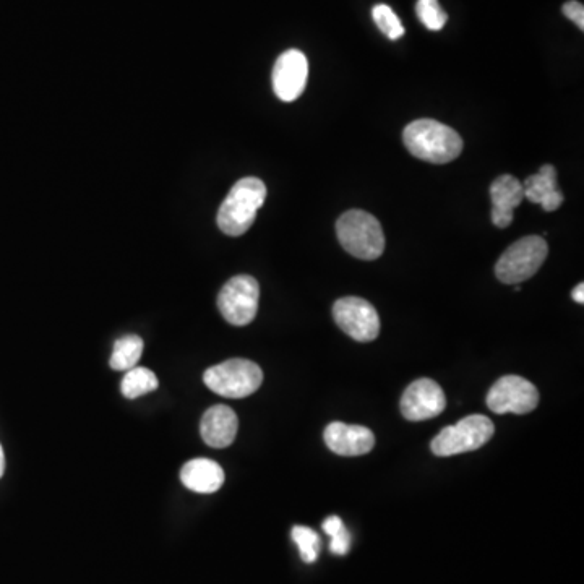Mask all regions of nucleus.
Returning a JSON list of instances; mask_svg holds the SVG:
<instances>
[{
  "label": "nucleus",
  "mask_w": 584,
  "mask_h": 584,
  "mask_svg": "<svg viewBox=\"0 0 584 584\" xmlns=\"http://www.w3.org/2000/svg\"><path fill=\"white\" fill-rule=\"evenodd\" d=\"M417 17L427 30L440 31L447 25L448 15L438 0H417Z\"/></svg>",
  "instance_id": "aec40b11"
},
{
  "label": "nucleus",
  "mask_w": 584,
  "mask_h": 584,
  "mask_svg": "<svg viewBox=\"0 0 584 584\" xmlns=\"http://www.w3.org/2000/svg\"><path fill=\"white\" fill-rule=\"evenodd\" d=\"M343 526L344 523L341 521V518H338V516H330V518H327L325 523H323V531L331 537L333 534L338 533Z\"/></svg>",
  "instance_id": "b1692460"
},
{
  "label": "nucleus",
  "mask_w": 584,
  "mask_h": 584,
  "mask_svg": "<svg viewBox=\"0 0 584 584\" xmlns=\"http://www.w3.org/2000/svg\"><path fill=\"white\" fill-rule=\"evenodd\" d=\"M351 547V534L348 533L346 526L331 536L330 550L331 554L346 555Z\"/></svg>",
  "instance_id": "4be33fe9"
},
{
  "label": "nucleus",
  "mask_w": 584,
  "mask_h": 584,
  "mask_svg": "<svg viewBox=\"0 0 584 584\" xmlns=\"http://www.w3.org/2000/svg\"><path fill=\"white\" fill-rule=\"evenodd\" d=\"M260 286L254 276H234L219 291L218 309L226 322L245 327L257 317Z\"/></svg>",
  "instance_id": "0eeeda50"
},
{
  "label": "nucleus",
  "mask_w": 584,
  "mask_h": 584,
  "mask_svg": "<svg viewBox=\"0 0 584 584\" xmlns=\"http://www.w3.org/2000/svg\"><path fill=\"white\" fill-rule=\"evenodd\" d=\"M335 322L346 335L359 343H370L380 333L377 310L362 297H343L333 305Z\"/></svg>",
  "instance_id": "6e6552de"
},
{
  "label": "nucleus",
  "mask_w": 584,
  "mask_h": 584,
  "mask_svg": "<svg viewBox=\"0 0 584 584\" xmlns=\"http://www.w3.org/2000/svg\"><path fill=\"white\" fill-rule=\"evenodd\" d=\"M562 12L565 17L570 18L581 31L584 30V7L578 0H570L563 5Z\"/></svg>",
  "instance_id": "5701e85b"
},
{
  "label": "nucleus",
  "mask_w": 584,
  "mask_h": 584,
  "mask_svg": "<svg viewBox=\"0 0 584 584\" xmlns=\"http://www.w3.org/2000/svg\"><path fill=\"white\" fill-rule=\"evenodd\" d=\"M494 422L482 414L464 417L455 426L445 429L432 440V451L437 456H455L479 450L494 437Z\"/></svg>",
  "instance_id": "423d86ee"
},
{
  "label": "nucleus",
  "mask_w": 584,
  "mask_h": 584,
  "mask_svg": "<svg viewBox=\"0 0 584 584\" xmlns=\"http://www.w3.org/2000/svg\"><path fill=\"white\" fill-rule=\"evenodd\" d=\"M490 198H492V223L497 228H508L515 219V208L523 202V182L516 177L500 176L490 185Z\"/></svg>",
  "instance_id": "ddd939ff"
},
{
  "label": "nucleus",
  "mask_w": 584,
  "mask_h": 584,
  "mask_svg": "<svg viewBox=\"0 0 584 584\" xmlns=\"http://www.w3.org/2000/svg\"><path fill=\"white\" fill-rule=\"evenodd\" d=\"M5 473V455L4 448L0 445V477L4 476Z\"/></svg>",
  "instance_id": "a878e982"
},
{
  "label": "nucleus",
  "mask_w": 584,
  "mask_h": 584,
  "mask_svg": "<svg viewBox=\"0 0 584 584\" xmlns=\"http://www.w3.org/2000/svg\"><path fill=\"white\" fill-rule=\"evenodd\" d=\"M267 198V185L257 177H244L237 181L224 198L218 211V226L224 234L242 236L252 228L257 211Z\"/></svg>",
  "instance_id": "f03ea898"
},
{
  "label": "nucleus",
  "mask_w": 584,
  "mask_h": 584,
  "mask_svg": "<svg viewBox=\"0 0 584 584\" xmlns=\"http://www.w3.org/2000/svg\"><path fill=\"white\" fill-rule=\"evenodd\" d=\"M524 197L529 202L541 205L544 211H557L562 207L563 197L562 190L557 184V171L554 166L546 164L542 166L541 171L529 176L523 182Z\"/></svg>",
  "instance_id": "2eb2a0df"
},
{
  "label": "nucleus",
  "mask_w": 584,
  "mask_h": 584,
  "mask_svg": "<svg viewBox=\"0 0 584 584\" xmlns=\"http://www.w3.org/2000/svg\"><path fill=\"white\" fill-rule=\"evenodd\" d=\"M323 438L327 447L340 456L367 455L375 445L372 430L362 426H349L344 422H331L325 429Z\"/></svg>",
  "instance_id": "f8f14e48"
},
{
  "label": "nucleus",
  "mask_w": 584,
  "mask_h": 584,
  "mask_svg": "<svg viewBox=\"0 0 584 584\" xmlns=\"http://www.w3.org/2000/svg\"><path fill=\"white\" fill-rule=\"evenodd\" d=\"M403 140L411 155L427 163L447 164L463 151L458 132L434 119L411 122L404 129Z\"/></svg>",
  "instance_id": "f257e3e1"
},
{
  "label": "nucleus",
  "mask_w": 584,
  "mask_h": 584,
  "mask_svg": "<svg viewBox=\"0 0 584 584\" xmlns=\"http://www.w3.org/2000/svg\"><path fill=\"white\" fill-rule=\"evenodd\" d=\"M573 301L584 304V284L580 283L573 289Z\"/></svg>",
  "instance_id": "393cba45"
},
{
  "label": "nucleus",
  "mask_w": 584,
  "mask_h": 584,
  "mask_svg": "<svg viewBox=\"0 0 584 584\" xmlns=\"http://www.w3.org/2000/svg\"><path fill=\"white\" fill-rule=\"evenodd\" d=\"M309 78V62L307 57L297 49L283 52L275 69H273V90L275 95L284 101L292 103L304 93Z\"/></svg>",
  "instance_id": "9b49d317"
},
{
  "label": "nucleus",
  "mask_w": 584,
  "mask_h": 584,
  "mask_svg": "<svg viewBox=\"0 0 584 584\" xmlns=\"http://www.w3.org/2000/svg\"><path fill=\"white\" fill-rule=\"evenodd\" d=\"M447 408V398L442 387L430 378H419L411 383L401 398V413L408 421L421 422L434 419Z\"/></svg>",
  "instance_id": "9d476101"
},
{
  "label": "nucleus",
  "mask_w": 584,
  "mask_h": 584,
  "mask_svg": "<svg viewBox=\"0 0 584 584\" xmlns=\"http://www.w3.org/2000/svg\"><path fill=\"white\" fill-rule=\"evenodd\" d=\"M291 537L292 541L296 542L297 547H299V552H301L302 560L305 563H314L318 559L322 541L314 529L307 528V526H294Z\"/></svg>",
  "instance_id": "6ab92c4d"
},
{
  "label": "nucleus",
  "mask_w": 584,
  "mask_h": 584,
  "mask_svg": "<svg viewBox=\"0 0 584 584\" xmlns=\"http://www.w3.org/2000/svg\"><path fill=\"white\" fill-rule=\"evenodd\" d=\"M239 419L229 406L218 404L203 414L200 434L207 445L226 448L236 440Z\"/></svg>",
  "instance_id": "4468645a"
},
{
  "label": "nucleus",
  "mask_w": 584,
  "mask_h": 584,
  "mask_svg": "<svg viewBox=\"0 0 584 584\" xmlns=\"http://www.w3.org/2000/svg\"><path fill=\"white\" fill-rule=\"evenodd\" d=\"M143 354V340L137 335H127L114 344L111 367L114 370L134 369Z\"/></svg>",
  "instance_id": "f3484780"
},
{
  "label": "nucleus",
  "mask_w": 584,
  "mask_h": 584,
  "mask_svg": "<svg viewBox=\"0 0 584 584\" xmlns=\"http://www.w3.org/2000/svg\"><path fill=\"white\" fill-rule=\"evenodd\" d=\"M181 481L192 492L213 494L224 484V471L216 461L198 458L184 464Z\"/></svg>",
  "instance_id": "dca6fc26"
},
{
  "label": "nucleus",
  "mask_w": 584,
  "mask_h": 584,
  "mask_svg": "<svg viewBox=\"0 0 584 584\" xmlns=\"http://www.w3.org/2000/svg\"><path fill=\"white\" fill-rule=\"evenodd\" d=\"M158 378L145 367H134V369L127 370L124 380H122L121 390L122 395L129 400H135L140 396L151 393L158 388Z\"/></svg>",
  "instance_id": "a211bd4d"
},
{
  "label": "nucleus",
  "mask_w": 584,
  "mask_h": 584,
  "mask_svg": "<svg viewBox=\"0 0 584 584\" xmlns=\"http://www.w3.org/2000/svg\"><path fill=\"white\" fill-rule=\"evenodd\" d=\"M539 404V391L518 375H505L490 388L487 406L495 414H528Z\"/></svg>",
  "instance_id": "1a4fd4ad"
},
{
  "label": "nucleus",
  "mask_w": 584,
  "mask_h": 584,
  "mask_svg": "<svg viewBox=\"0 0 584 584\" xmlns=\"http://www.w3.org/2000/svg\"><path fill=\"white\" fill-rule=\"evenodd\" d=\"M336 234L343 249L361 260H377L385 252L382 226L367 211H346L336 223Z\"/></svg>",
  "instance_id": "7ed1b4c3"
},
{
  "label": "nucleus",
  "mask_w": 584,
  "mask_h": 584,
  "mask_svg": "<svg viewBox=\"0 0 584 584\" xmlns=\"http://www.w3.org/2000/svg\"><path fill=\"white\" fill-rule=\"evenodd\" d=\"M372 17H374L378 30L382 31L383 35H387L388 39L395 41V39H400L404 35V26L400 17L388 5H375L374 10H372Z\"/></svg>",
  "instance_id": "412c9836"
},
{
  "label": "nucleus",
  "mask_w": 584,
  "mask_h": 584,
  "mask_svg": "<svg viewBox=\"0 0 584 584\" xmlns=\"http://www.w3.org/2000/svg\"><path fill=\"white\" fill-rule=\"evenodd\" d=\"M203 382L216 395L241 400L254 395L263 383V372L255 362L231 359L211 367L203 375Z\"/></svg>",
  "instance_id": "20e7f679"
},
{
  "label": "nucleus",
  "mask_w": 584,
  "mask_h": 584,
  "mask_svg": "<svg viewBox=\"0 0 584 584\" xmlns=\"http://www.w3.org/2000/svg\"><path fill=\"white\" fill-rule=\"evenodd\" d=\"M549 245L539 236L523 237L511 244L495 265V275L502 283L520 284L536 275L546 262Z\"/></svg>",
  "instance_id": "39448f33"
}]
</instances>
